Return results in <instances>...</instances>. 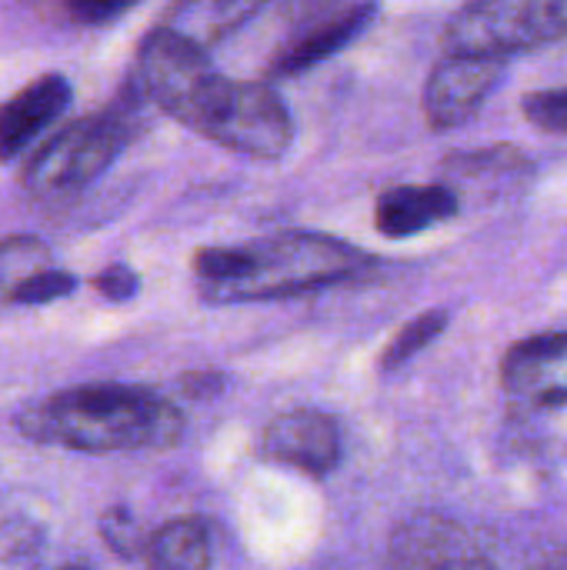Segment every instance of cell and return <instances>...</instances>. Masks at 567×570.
<instances>
[{
  "mask_svg": "<svg viewBox=\"0 0 567 570\" xmlns=\"http://www.w3.org/2000/svg\"><path fill=\"white\" fill-rule=\"evenodd\" d=\"M47 244L27 234L0 240V294H10L20 281L47 267Z\"/></svg>",
  "mask_w": 567,
  "mask_h": 570,
  "instance_id": "17",
  "label": "cell"
},
{
  "mask_svg": "<svg viewBox=\"0 0 567 570\" xmlns=\"http://www.w3.org/2000/svg\"><path fill=\"white\" fill-rule=\"evenodd\" d=\"M94 287H97L107 301L124 304V301H130V297L140 291V277H137L130 267H124V264H110L107 271H100V274L94 277Z\"/></svg>",
  "mask_w": 567,
  "mask_h": 570,
  "instance_id": "22",
  "label": "cell"
},
{
  "mask_svg": "<svg viewBox=\"0 0 567 570\" xmlns=\"http://www.w3.org/2000/svg\"><path fill=\"white\" fill-rule=\"evenodd\" d=\"M74 291H77V277L74 274L43 267V271L30 274L27 281H20L7 297L13 304H50V301H60V297H67Z\"/></svg>",
  "mask_w": 567,
  "mask_h": 570,
  "instance_id": "19",
  "label": "cell"
},
{
  "mask_svg": "<svg viewBox=\"0 0 567 570\" xmlns=\"http://www.w3.org/2000/svg\"><path fill=\"white\" fill-rule=\"evenodd\" d=\"M541 570H567V551H565V554H558V558H555V561H551L548 568H541Z\"/></svg>",
  "mask_w": 567,
  "mask_h": 570,
  "instance_id": "24",
  "label": "cell"
},
{
  "mask_svg": "<svg viewBox=\"0 0 567 570\" xmlns=\"http://www.w3.org/2000/svg\"><path fill=\"white\" fill-rule=\"evenodd\" d=\"M214 77L217 70L207 50L187 43L167 27H157L144 37L137 57V90L177 124H184V117Z\"/></svg>",
  "mask_w": 567,
  "mask_h": 570,
  "instance_id": "6",
  "label": "cell"
},
{
  "mask_svg": "<svg viewBox=\"0 0 567 570\" xmlns=\"http://www.w3.org/2000/svg\"><path fill=\"white\" fill-rule=\"evenodd\" d=\"M184 127L254 160H277L294 144V120L284 97L264 80H231L224 73L204 87Z\"/></svg>",
  "mask_w": 567,
  "mask_h": 570,
  "instance_id": "3",
  "label": "cell"
},
{
  "mask_svg": "<svg viewBox=\"0 0 567 570\" xmlns=\"http://www.w3.org/2000/svg\"><path fill=\"white\" fill-rule=\"evenodd\" d=\"M388 570H495V564L451 518L414 514L391 538Z\"/></svg>",
  "mask_w": 567,
  "mask_h": 570,
  "instance_id": "8",
  "label": "cell"
},
{
  "mask_svg": "<svg viewBox=\"0 0 567 570\" xmlns=\"http://www.w3.org/2000/svg\"><path fill=\"white\" fill-rule=\"evenodd\" d=\"M567 40V0H468L444 27L448 53L508 57Z\"/></svg>",
  "mask_w": 567,
  "mask_h": 570,
  "instance_id": "5",
  "label": "cell"
},
{
  "mask_svg": "<svg viewBox=\"0 0 567 570\" xmlns=\"http://www.w3.org/2000/svg\"><path fill=\"white\" fill-rule=\"evenodd\" d=\"M267 3L271 0H177L160 27L207 50L217 40L231 37L237 27H244Z\"/></svg>",
  "mask_w": 567,
  "mask_h": 570,
  "instance_id": "14",
  "label": "cell"
},
{
  "mask_svg": "<svg viewBox=\"0 0 567 570\" xmlns=\"http://www.w3.org/2000/svg\"><path fill=\"white\" fill-rule=\"evenodd\" d=\"M63 570H87V568H77V564H70V568H63Z\"/></svg>",
  "mask_w": 567,
  "mask_h": 570,
  "instance_id": "25",
  "label": "cell"
},
{
  "mask_svg": "<svg viewBox=\"0 0 567 570\" xmlns=\"http://www.w3.org/2000/svg\"><path fill=\"white\" fill-rule=\"evenodd\" d=\"M525 117L548 134H567V83L565 87H548L535 90L521 100Z\"/></svg>",
  "mask_w": 567,
  "mask_h": 570,
  "instance_id": "20",
  "label": "cell"
},
{
  "mask_svg": "<svg viewBox=\"0 0 567 570\" xmlns=\"http://www.w3.org/2000/svg\"><path fill=\"white\" fill-rule=\"evenodd\" d=\"M261 454L281 468L301 471L307 478H324L341 461L338 421L314 407H294L277 414L261 438Z\"/></svg>",
  "mask_w": 567,
  "mask_h": 570,
  "instance_id": "9",
  "label": "cell"
},
{
  "mask_svg": "<svg viewBox=\"0 0 567 570\" xmlns=\"http://www.w3.org/2000/svg\"><path fill=\"white\" fill-rule=\"evenodd\" d=\"M147 570H211V531L201 518H177L157 528L144 544Z\"/></svg>",
  "mask_w": 567,
  "mask_h": 570,
  "instance_id": "15",
  "label": "cell"
},
{
  "mask_svg": "<svg viewBox=\"0 0 567 570\" xmlns=\"http://www.w3.org/2000/svg\"><path fill=\"white\" fill-rule=\"evenodd\" d=\"M140 0H53V7L74 20V23H84V27H100V23H110L117 17H124L130 7H137Z\"/></svg>",
  "mask_w": 567,
  "mask_h": 570,
  "instance_id": "21",
  "label": "cell"
},
{
  "mask_svg": "<svg viewBox=\"0 0 567 570\" xmlns=\"http://www.w3.org/2000/svg\"><path fill=\"white\" fill-rule=\"evenodd\" d=\"M378 17V3H354L328 20H321L317 27H311L304 37H297L271 67L274 77H297L304 70H314L317 63L338 57L348 43H354L371 20Z\"/></svg>",
  "mask_w": 567,
  "mask_h": 570,
  "instance_id": "13",
  "label": "cell"
},
{
  "mask_svg": "<svg viewBox=\"0 0 567 570\" xmlns=\"http://www.w3.org/2000/svg\"><path fill=\"white\" fill-rule=\"evenodd\" d=\"M33 441L84 454L160 451L180 441L184 414L160 394L127 384H84L60 391L17 417Z\"/></svg>",
  "mask_w": 567,
  "mask_h": 570,
  "instance_id": "2",
  "label": "cell"
},
{
  "mask_svg": "<svg viewBox=\"0 0 567 570\" xmlns=\"http://www.w3.org/2000/svg\"><path fill=\"white\" fill-rule=\"evenodd\" d=\"M444 327H448V314H444V311H428V314L414 317L411 324H404V327L398 331V337L384 347V354H381V371L388 374V371L404 367V364H408L411 357H418L434 337H441Z\"/></svg>",
  "mask_w": 567,
  "mask_h": 570,
  "instance_id": "16",
  "label": "cell"
},
{
  "mask_svg": "<svg viewBox=\"0 0 567 570\" xmlns=\"http://www.w3.org/2000/svg\"><path fill=\"white\" fill-rule=\"evenodd\" d=\"M207 391H221V377H190L187 381V394H207Z\"/></svg>",
  "mask_w": 567,
  "mask_h": 570,
  "instance_id": "23",
  "label": "cell"
},
{
  "mask_svg": "<svg viewBox=\"0 0 567 570\" xmlns=\"http://www.w3.org/2000/svg\"><path fill=\"white\" fill-rule=\"evenodd\" d=\"M505 77V57L444 53L424 83V117L431 130L468 124Z\"/></svg>",
  "mask_w": 567,
  "mask_h": 570,
  "instance_id": "7",
  "label": "cell"
},
{
  "mask_svg": "<svg viewBox=\"0 0 567 570\" xmlns=\"http://www.w3.org/2000/svg\"><path fill=\"white\" fill-rule=\"evenodd\" d=\"M461 200L448 184H401L378 197L374 224L384 237L404 240L421 230H431L458 214Z\"/></svg>",
  "mask_w": 567,
  "mask_h": 570,
  "instance_id": "12",
  "label": "cell"
},
{
  "mask_svg": "<svg viewBox=\"0 0 567 570\" xmlns=\"http://www.w3.org/2000/svg\"><path fill=\"white\" fill-rule=\"evenodd\" d=\"M70 97L74 90L60 73H43L7 97L0 104V164L20 157L53 120H60Z\"/></svg>",
  "mask_w": 567,
  "mask_h": 570,
  "instance_id": "11",
  "label": "cell"
},
{
  "mask_svg": "<svg viewBox=\"0 0 567 570\" xmlns=\"http://www.w3.org/2000/svg\"><path fill=\"white\" fill-rule=\"evenodd\" d=\"M371 257L328 234H277L241 247H204L194 257L201 297L211 304L281 301L361 274Z\"/></svg>",
  "mask_w": 567,
  "mask_h": 570,
  "instance_id": "1",
  "label": "cell"
},
{
  "mask_svg": "<svg viewBox=\"0 0 567 570\" xmlns=\"http://www.w3.org/2000/svg\"><path fill=\"white\" fill-rule=\"evenodd\" d=\"M505 391L535 411L567 404V334H535L515 344L501 364Z\"/></svg>",
  "mask_w": 567,
  "mask_h": 570,
  "instance_id": "10",
  "label": "cell"
},
{
  "mask_svg": "<svg viewBox=\"0 0 567 570\" xmlns=\"http://www.w3.org/2000/svg\"><path fill=\"white\" fill-rule=\"evenodd\" d=\"M100 538H104V544H107L117 558H124V561L144 554V544H147V534H144L140 521H137L127 508H110V511H104V518H100Z\"/></svg>",
  "mask_w": 567,
  "mask_h": 570,
  "instance_id": "18",
  "label": "cell"
},
{
  "mask_svg": "<svg viewBox=\"0 0 567 570\" xmlns=\"http://www.w3.org/2000/svg\"><path fill=\"white\" fill-rule=\"evenodd\" d=\"M134 120L127 107H107L84 120H74L50 137L27 167V190L40 200H60L94 184L127 147Z\"/></svg>",
  "mask_w": 567,
  "mask_h": 570,
  "instance_id": "4",
  "label": "cell"
}]
</instances>
